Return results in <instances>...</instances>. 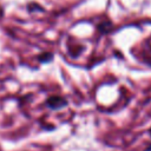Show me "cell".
I'll list each match as a JSON object with an SVG mask.
<instances>
[{
    "mask_svg": "<svg viewBox=\"0 0 151 151\" xmlns=\"http://www.w3.org/2000/svg\"><path fill=\"white\" fill-rule=\"evenodd\" d=\"M150 133H151V131H150Z\"/></svg>",
    "mask_w": 151,
    "mask_h": 151,
    "instance_id": "obj_1",
    "label": "cell"
}]
</instances>
